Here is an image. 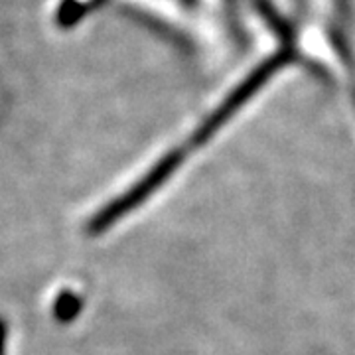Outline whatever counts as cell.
I'll list each match as a JSON object with an SVG mask.
<instances>
[{
	"label": "cell",
	"instance_id": "cell-1",
	"mask_svg": "<svg viewBox=\"0 0 355 355\" xmlns=\"http://www.w3.org/2000/svg\"><path fill=\"white\" fill-rule=\"evenodd\" d=\"M184 148H176L162 156L156 164L140 178L137 184H132L127 191H123L121 196H116L113 202L105 203L101 209L91 217L87 223V231L91 235H101L107 229L114 225L116 221H121L123 217L128 216L132 209H137L140 203H144L154 191L162 188L168 178L176 172L182 160H184Z\"/></svg>",
	"mask_w": 355,
	"mask_h": 355
},
{
	"label": "cell",
	"instance_id": "cell-2",
	"mask_svg": "<svg viewBox=\"0 0 355 355\" xmlns=\"http://www.w3.org/2000/svg\"><path fill=\"white\" fill-rule=\"evenodd\" d=\"M55 314L60 320H69V318H73L79 312V308H81V302L77 300V296L73 292L65 291L62 292L60 296H58V300H55Z\"/></svg>",
	"mask_w": 355,
	"mask_h": 355
},
{
	"label": "cell",
	"instance_id": "cell-3",
	"mask_svg": "<svg viewBox=\"0 0 355 355\" xmlns=\"http://www.w3.org/2000/svg\"><path fill=\"white\" fill-rule=\"evenodd\" d=\"M2 349H4V326L0 322V355H2Z\"/></svg>",
	"mask_w": 355,
	"mask_h": 355
}]
</instances>
